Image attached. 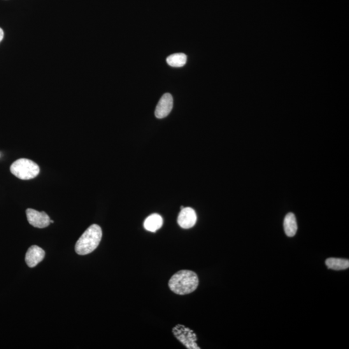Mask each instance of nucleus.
Listing matches in <instances>:
<instances>
[{"label": "nucleus", "instance_id": "f257e3e1", "mask_svg": "<svg viewBox=\"0 0 349 349\" xmlns=\"http://www.w3.org/2000/svg\"><path fill=\"white\" fill-rule=\"evenodd\" d=\"M199 285V278L194 272L183 270L174 274L169 279V289L174 294L186 295L194 292Z\"/></svg>", "mask_w": 349, "mask_h": 349}, {"label": "nucleus", "instance_id": "f03ea898", "mask_svg": "<svg viewBox=\"0 0 349 349\" xmlns=\"http://www.w3.org/2000/svg\"><path fill=\"white\" fill-rule=\"evenodd\" d=\"M102 237V231L101 227L95 224L90 226L76 242V253L84 255L93 252L99 246Z\"/></svg>", "mask_w": 349, "mask_h": 349}, {"label": "nucleus", "instance_id": "7ed1b4c3", "mask_svg": "<svg viewBox=\"0 0 349 349\" xmlns=\"http://www.w3.org/2000/svg\"><path fill=\"white\" fill-rule=\"evenodd\" d=\"M11 172L22 180H30L36 178L39 173V167L36 162L27 159H20L12 164Z\"/></svg>", "mask_w": 349, "mask_h": 349}, {"label": "nucleus", "instance_id": "20e7f679", "mask_svg": "<svg viewBox=\"0 0 349 349\" xmlns=\"http://www.w3.org/2000/svg\"><path fill=\"white\" fill-rule=\"evenodd\" d=\"M174 337L188 349H200L196 341L197 337L195 332L185 325H177L172 329Z\"/></svg>", "mask_w": 349, "mask_h": 349}, {"label": "nucleus", "instance_id": "39448f33", "mask_svg": "<svg viewBox=\"0 0 349 349\" xmlns=\"http://www.w3.org/2000/svg\"><path fill=\"white\" fill-rule=\"evenodd\" d=\"M28 222L34 227L44 229L50 224V217L44 211L39 212L34 209L28 208L26 210Z\"/></svg>", "mask_w": 349, "mask_h": 349}, {"label": "nucleus", "instance_id": "423d86ee", "mask_svg": "<svg viewBox=\"0 0 349 349\" xmlns=\"http://www.w3.org/2000/svg\"><path fill=\"white\" fill-rule=\"evenodd\" d=\"M196 222L197 214L194 209L186 207L181 209V212L179 214L178 223L182 229H191Z\"/></svg>", "mask_w": 349, "mask_h": 349}, {"label": "nucleus", "instance_id": "0eeeda50", "mask_svg": "<svg viewBox=\"0 0 349 349\" xmlns=\"http://www.w3.org/2000/svg\"><path fill=\"white\" fill-rule=\"evenodd\" d=\"M173 100L171 95L166 93L160 99L156 107L155 114L157 118L166 117L170 113L173 108Z\"/></svg>", "mask_w": 349, "mask_h": 349}, {"label": "nucleus", "instance_id": "6e6552de", "mask_svg": "<svg viewBox=\"0 0 349 349\" xmlns=\"http://www.w3.org/2000/svg\"><path fill=\"white\" fill-rule=\"evenodd\" d=\"M45 251L36 245L31 246L28 249L25 255V262L30 268L36 267L39 263L42 261L45 257Z\"/></svg>", "mask_w": 349, "mask_h": 349}, {"label": "nucleus", "instance_id": "1a4fd4ad", "mask_svg": "<svg viewBox=\"0 0 349 349\" xmlns=\"http://www.w3.org/2000/svg\"><path fill=\"white\" fill-rule=\"evenodd\" d=\"M163 220L157 213L151 214L144 221V227L146 230L151 232H155L162 227Z\"/></svg>", "mask_w": 349, "mask_h": 349}, {"label": "nucleus", "instance_id": "9d476101", "mask_svg": "<svg viewBox=\"0 0 349 349\" xmlns=\"http://www.w3.org/2000/svg\"><path fill=\"white\" fill-rule=\"evenodd\" d=\"M284 230L288 237H294L296 234L297 225L294 213H288L284 220Z\"/></svg>", "mask_w": 349, "mask_h": 349}, {"label": "nucleus", "instance_id": "9b49d317", "mask_svg": "<svg viewBox=\"0 0 349 349\" xmlns=\"http://www.w3.org/2000/svg\"><path fill=\"white\" fill-rule=\"evenodd\" d=\"M326 266L329 269L334 271H342L347 269L349 267V260L348 259H339V258H329L326 260Z\"/></svg>", "mask_w": 349, "mask_h": 349}, {"label": "nucleus", "instance_id": "f8f14e48", "mask_svg": "<svg viewBox=\"0 0 349 349\" xmlns=\"http://www.w3.org/2000/svg\"><path fill=\"white\" fill-rule=\"evenodd\" d=\"M187 61V57L184 53H177L171 55L167 58L166 62L169 66L174 67H180L185 66Z\"/></svg>", "mask_w": 349, "mask_h": 349}, {"label": "nucleus", "instance_id": "ddd939ff", "mask_svg": "<svg viewBox=\"0 0 349 349\" xmlns=\"http://www.w3.org/2000/svg\"><path fill=\"white\" fill-rule=\"evenodd\" d=\"M4 36V32L3 30L0 28V42L2 41V39H3Z\"/></svg>", "mask_w": 349, "mask_h": 349}, {"label": "nucleus", "instance_id": "4468645a", "mask_svg": "<svg viewBox=\"0 0 349 349\" xmlns=\"http://www.w3.org/2000/svg\"><path fill=\"white\" fill-rule=\"evenodd\" d=\"M54 223V221H53V220H50V223Z\"/></svg>", "mask_w": 349, "mask_h": 349}]
</instances>
